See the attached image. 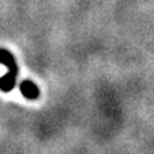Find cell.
<instances>
[{"label":"cell","mask_w":154,"mask_h":154,"mask_svg":"<svg viewBox=\"0 0 154 154\" xmlns=\"http://www.w3.org/2000/svg\"><path fill=\"white\" fill-rule=\"evenodd\" d=\"M19 89H20L22 96L27 100L34 101V100H37L38 97H40V89H38L37 85H35L34 82H32L30 79H25V81L19 85Z\"/></svg>","instance_id":"cell-2"},{"label":"cell","mask_w":154,"mask_h":154,"mask_svg":"<svg viewBox=\"0 0 154 154\" xmlns=\"http://www.w3.org/2000/svg\"><path fill=\"white\" fill-rule=\"evenodd\" d=\"M0 63L7 67V72L3 76H0V90L3 93H10L15 87L18 74H19L18 63L14 55L4 48H0Z\"/></svg>","instance_id":"cell-1"}]
</instances>
